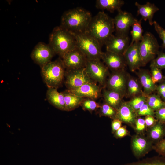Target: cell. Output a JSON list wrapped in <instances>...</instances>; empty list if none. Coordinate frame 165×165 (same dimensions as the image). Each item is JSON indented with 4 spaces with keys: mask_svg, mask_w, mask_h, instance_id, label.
I'll list each match as a JSON object with an SVG mask.
<instances>
[{
    "mask_svg": "<svg viewBox=\"0 0 165 165\" xmlns=\"http://www.w3.org/2000/svg\"><path fill=\"white\" fill-rule=\"evenodd\" d=\"M141 18L139 20L136 19L133 24L132 30L131 31L132 36V41L130 44H132L134 42H141L143 39V30L141 25Z\"/></svg>",
    "mask_w": 165,
    "mask_h": 165,
    "instance_id": "obj_28",
    "label": "cell"
},
{
    "mask_svg": "<svg viewBox=\"0 0 165 165\" xmlns=\"http://www.w3.org/2000/svg\"><path fill=\"white\" fill-rule=\"evenodd\" d=\"M153 24L156 31L162 41L163 43L161 47L162 48L165 49V29L156 21H153Z\"/></svg>",
    "mask_w": 165,
    "mask_h": 165,
    "instance_id": "obj_37",
    "label": "cell"
},
{
    "mask_svg": "<svg viewBox=\"0 0 165 165\" xmlns=\"http://www.w3.org/2000/svg\"><path fill=\"white\" fill-rule=\"evenodd\" d=\"M46 97L49 102L52 105L59 109L65 111V103L62 92H59L55 88H48Z\"/></svg>",
    "mask_w": 165,
    "mask_h": 165,
    "instance_id": "obj_21",
    "label": "cell"
},
{
    "mask_svg": "<svg viewBox=\"0 0 165 165\" xmlns=\"http://www.w3.org/2000/svg\"><path fill=\"white\" fill-rule=\"evenodd\" d=\"M150 68V73L154 83L156 84L157 83H161L164 81V76L163 75L161 69L151 64Z\"/></svg>",
    "mask_w": 165,
    "mask_h": 165,
    "instance_id": "obj_32",
    "label": "cell"
},
{
    "mask_svg": "<svg viewBox=\"0 0 165 165\" xmlns=\"http://www.w3.org/2000/svg\"><path fill=\"white\" fill-rule=\"evenodd\" d=\"M122 122L118 119L112 120L111 123L112 133L113 134L121 127Z\"/></svg>",
    "mask_w": 165,
    "mask_h": 165,
    "instance_id": "obj_43",
    "label": "cell"
},
{
    "mask_svg": "<svg viewBox=\"0 0 165 165\" xmlns=\"http://www.w3.org/2000/svg\"><path fill=\"white\" fill-rule=\"evenodd\" d=\"M101 59L112 72L125 69L127 65L123 55L110 51L103 52Z\"/></svg>",
    "mask_w": 165,
    "mask_h": 165,
    "instance_id": "obj_16",
    "label": "cell"
},
{
    "mask_svg": "<svg viewBox=\"0 0 165 165\" xmlns=\"http://www.w3.org/2000/svg\"><path fill=\"white\" fill-rule=\"evenodd\" d=\"M80 106L84 111L87 110L92 112L99 109L101 105L96 102L94 100L87 98H84L81 103Z\"/></svg>",
    "mask_w": 165,
    "mask_h": 165,
    "instance_id": "obj_33",
    "label": "cell"
},
{
    "mask_svg": "<svg viewBox=\"0 0 165 165\" xmlns=\"http://www.w3.org/2000/svg\"><path fill=\"white\" fill-rule=\"evenodd\" d=\"M73 35L77 47L87 59H101L103 53L101 50L102 46L87 31Z\"/></svg>",
    "mask_w": 165,
    "mask_h": 165,
    "instance_id": "obj_5",
    "label": "cell"
},
{
    "mask_svg": "<svg viewBox=\"0 0 165 165\" xmlns=\"http://www.w3.org/2000/svg\"><path fill=\"white\" fill-rule=\"evenodd\" d=\"M153 148L160 155L165 157V139L154 144Z\"/></svg>",
    "mask_w": 165,
    "mask_h": 165,
    "instance_id": "obj_38",
    "label": "cell"
},
{
    "mask_svg": "<svg viewBox=\"0 0 165 165\" xmlns=\"http://www.w3.org/2000/svg\"><path fill=\"white\" fill-rule=\"evenodd\" d=\"M124 4V2L123 0H97L96 2V7L97 9L113 13L121 9Z\"/></svg>",
    "mask_w": 165,
    "mask_h": 165,
    "instance_id": "obj_25",
    "label": "cell"
},
{
    "mask_svg": "<svg viewBox=\"0 0 165 165\" xmlns=\"http://www.w3.org/2000/svg\"><path fill=\"white\" fill-rule=\"evenodd\" d=\"M115 31L113 18L104 12H100L92 17L86 31L102 46Z\"/></svg>",
    "mask_w": 165,
    "mask_h": 165,
    "instance_id": "obj_2",
    "label": "cell"
},
{
    "mask_svg": "<svg viewBox=\"0 0 165 165\" xmlns=\"http://www.w3.org/2000/svg\"><path fill=\"white\" fill-rule=\"evenodd\" d=\"M114 136L116 138H121L130 135V132L128 130L126 126L121 127L114 133Z\"/></svg>",
    "mask_w": 165,
    "mask_h": 165,
    "instance_id": "obj_40",
    "label": "cell"
},
{
    "mask_svg": "<svg viewBox=\"0 0 165 165\" xmlns=\"http://www.w3.org/2000/svg\"><path fill=\"white\" fill-rule=\"evenodd\" d=\"M65 68L61 59L41 67V74L48 88L57 89L62 84L65 76Z\"/></svg>",
    "mask_w": 165,
    "mask_h": 165,
    "instance_id": "obj_4",
    "label": "cell"
},
{
    "mask_svg": "<svg viewBox=\"0 0 165 165\" xmlns=\"http://www.w3.org/2000/svg\"><path fill=\"white\" fill-rule=\"evenodd\" d=\"M155 117L158 121L165 124V106L155 111Z\"/></svg>",
    "mask_w": 165,
    "mask_h": 165,
    "instance_id": "obj_39",
    "label": "cell"
},
{
    "mask_svg": "<svg viewBox=\"0 0 165 165\" xmlns=\"http://www.w3.org/2000/svg\"><path fill=\"white\" fill-rule=\"evenodd\" d=\"M64 66L67 70L85 67L87 59L77 47L66 53L62 57Z\"/></svg>",
    "mask_w": 165,
    "mask_h": 165,
    "instance_id": "obj_13",
    "label": "cell"
},
{
    "mask_svg": "<svg viewBox=\"0 0 165 165\" xmlns=\"http://www.w3.org/2000/svg\"><path fill=\"white\" fill-rule=\"evenodd\" d=\"M136 113L138 117L151 116L155 117V111L148 105L146 102L138 110Z\"/></svg>",
    "mask_w": 165,
    "mask_h": 165,
    "instance_id": "obj_35",
    "label": "cell"
},
{
    "mask_svg": "<svg viewBox=\"0 0 165 165\" xmlns=\"http://www.w3.org/2000/svg\"><path fill=\"white\" fill-rule=\"evenodd\" d=\"M130 38L127 35L112 34L105 45L106 51L123 55L130 45Z\"/></svg>",
    "mask_w": 165,
    "mask_h": 165,
    "instance_id": "obj_14",
    "label": "cell"
},
{
    "mask_svg": "<svg viewBox=\"0 0 165 165\" xmlns=\"http://www.w3.org/2000/svg\"><path fill=\"white\" fill-rule=\"evenodd\" d=\"M128 74L125 69L112 72L107 79L105 87L126 97Z\"/></svg>",
    "mask_w": 165,
    "mask_h": 165,
    "instance_id": "obj_9",
    "label": "cell"
},
{
    "mask_svg": "<svg viewBox=\"0 0 165 165\" xmlns=\"http://www.w3.org/2000/svg\"><path fill=\"white\" fill-rule=\"evenodd\" d=\"M65 84L68 90H72L89 83L95 82L87 74L85 68L66 70ZM96 83V82H95Z\"/></svg>",
    "mask_w": 165,
    "mask_h": 165,
    "instance_id": "obj_8",
    "label": "cell"
},
{
    "mask_svg": "<svg viewBox=\"0 0 165 165\" xmlns=\"http://www.w3.org/2000/svg\"><path fill=\"white\" fill-rule=\"evenodd\" d=\"M140 42L130 44L123 55L127 65L132 72L139 70L142 66L139 50Z\"/></svg>",
    "mask_w": 165,
    "mask_h": 165,
    "instance_id": "obj_15",
    "label": "cell"
},
{
    "mask_svg": "<svg viewBox=\"0 0 165 165\" xmlns=\"http://www.w3.org/2000/svg\"><path fill=\"white\" fill-rule=\"evenodd\" d=\"M147 137L154 144L165 137V124L157 121L147 130Z\"/></svg>",
    "mask_w": 165,
    "mask_h": 165,
    "instance_id": "obj_22",
    "label": "cell"
},
{
    "mask_svg": "<svg viewBox=\"0 0 165 165\" xmlns=\"http://www.w3.org/2000/svg\"><path fill=\"white\" fill-rule=\"evenodd\" d=\"M102 94L105 103L116 110L123 102V99L124 97L115 91L104 89Z\"/></svg>",
    "mask_w": 165,
    "mask_h": 165,
    "instance_id": "obj_23",
    "label": "cell"
},
{
    "mask_svg": "<svg viewBox=\"0 0 165 165\" xmlns=\"http://www.w3.org/2000/svg\"><path fill=\"white\" fill-rule=\"evenodd\" d=\"M55 53L49 44L38 42L31 54L33 61L41 67L51 61Z\"/></svg>",
    "mask_w": 165,
    "mask_h": 165,
    "instance_id": "obj_11",
    "label": "cell"
},
{
    "mask_svg": "<svg viewBox=\"0 0 165 165\" xmlns=\"http://www.w3.org/2000/svg\"><path fill=\"white\" fill-rule=\"evenodd\" d=\"M146 97L147 103L154 111L165 106V103L158 94H151Z\"/></svg>",
    "mask_w": 165,
    "mask_h": 165,
    "instance_id": "obj_29",
    "label": "cell"
},
{
    "mask_svg": "<svg viewBox=\"0 0 165 165\" xmlns=\"http://www.w3.org/2000/svg\"><path fill=\"white\" fill-rule=\"evenodd\" d=\"M113 18L116 35H127L130 27H132L136 19L132 15L127 12L120 9Z\"/></svg>",
    "mask_w": 165,
    "mask_h": 165,
    "instance_id": "obj_12",
    "label": "cell"
},
{
    "mask_svg": "<svg viewBox=\"0 0 165 165\" xmlns=\"http://www.w3.org/2000/svg\"><path fill=\"white\" fill-rule=\"evenodd\" d=\"M137 74L146 96L156 90L157 86L153 82L150 73L148 70L140 69Z\"/></svg>",
    "mask_w": 165,
    "mask_h": 165,
    "instance_id": "obj_19",
    "label": "cell"
},
{
    "mask_svg": "<svg viewBox=\"0 0 165 165\" xmlns=\"http://www.w3.org/2000/svg\"><path fill=\"white\" fill-rule=\"evenodd\" d=\"M99 112L101 116L107 117L112 120L116 119V110L105 103L101 105Z\"/></svg>",
    "mask_w": 165,
    "mask_h": 165,
    "instance_id": "obj_30",
    "label": "cell"
},
{
    "mask_svg": "<svg viewBox=\"0 0 165 165\" xmlns=\"http://www.w3.org/2000/svg\"><path fill=\"white\" fill-rule=\"evenodd\" d=\"M122 165H165V157L155 156Z\"/></svg>",
    "mask_w": 165,
    "mask_h": 165,
    "instance_id": "obj_27",
    "label": "cell"
},
{
    "mask_svg": "<svg viewBox=\"0 0 165 165\" xmlns=\"http://www.w3.org/2000/svg\"><path fill=\"white\" fill-rule=\"evenodd\" d=\"M135 4L138 8V15H140L141 19L145 21L148 20L150 25H152L153 23L152 19L154 14L159 10V8L154 4L149 2L142 5L136 2Z\"/></svg>",
    "mask_w": 165,
    "mask_h": 165,
    "instance_id": "obj_20",
    "label": "cell"
},
{
    "mask_svg": "<svg viewBox=\"0 0 165 165\" xmlns=\"http://www.w3.org/2000/svg\"><path fill=\"white\" fill-rule=\"evenodd\" d=\"M65 103V111H70L78 108L84 99L70 92L68 90L62 92Z\"/></svg>",
    "mask_w": 165,
    "mask_h": 165,
    "instance_id": "obj_26",
    "label": "cell"
},
{
    "mask_svg": "<svg viewBox=\"0 0 165 165\" xmlns=\"http://www.w3.org/2000/svg\"><path fill=\"white\" fill-rule=\"evenodd\" d=\"M147 97L144 94L133 97L127 101L132 109L136 112L141 106L146 102Z\"/></svg>",
    "mask_w": 165,
    "mask_h": 165,
    "instance_id": "obj_31",
    "label": "cell"
},
{
    "mask_svg": "<svg viewBox=\"0 0 165 165\" xmlns=\"http://www.w3.org/2000/svg\"><path fill=\"white\" fill-rule=\"evenodd\" d=\"M156 90L157 94L163 99H165V82H163L157 86Z\"/></svg>",
    "mask_w": 165,
    "mask_h": 165,
    "instance_id": "obj_41",
    "label": "cell"
},
{
    "mask_svg": "<svg viewBox=\"0 0 165 165\" xmlns=\"http://www.w3.org/2000/svg\"><path fill=\"white\" fill-rule=\"evenodd\" d=\"M92 18L89 11L77 7L63 13L60 26L73 34L82 33L87 31Z\"/></svg>",
    "mask_w": 165,
    "mask_h": 165,
    "instance_id": "obj_1",
    "label": "cell"
},
{
    "mask_svg": "<svg viewBox=\"0 0 165 165\" xmlns=\"http://www.w3.org/2000/svg\"><path fill=\"white\" fill-rule=\"evenodd\" d=\"M160 47L157 39L153 34L150 32L144 34L139 46L142 66H145L156 58L159 52Z\"/></svg>",
    "mask_w": 165,
    "mask_h": 165,
    "instance_id": "obj_6",
    "label": "cell"
},
{
    "mask_svg": "<svg viewBox=\"0 0 165 165\" xmlns=\"http://www.w3.org/2000/svg\"><path fill=\"white\" fill-rule=\"evenodd\" d=\"M133 129L136 134H144L145 132L147 129L145 119L138 117L136 120Z\"/></svg>",
    "mask_w": 165,
    "mask_h": 165,
    "instance_id": "obj_36",
    "label": "cell"
},
{
    "mask_svg": "<svg viewBox=\"0 0 165 165\" xmlns=\"http://www.w3.org/2000/svg\"><path fill=\"white\" fill-rule=\"evenodd\" d=\"M144 119L145 125L147 129L152 126L158 121L156 119L154 118V117L151 116H145Z\"/></svg>",
    "mask_w": 165,
    "mask_h": 165,
    "instance_id": "obj_42",
    "label": "cell"
},
{
    "mask_svg": "<svg viewBox=\"0 0 165 165\" xmlns=\"http://www.w3.org/2000/svg\"><path fill=\"white\" fill-rule=\"evenodd\" d=\"M138 117L136 112L127 101H123L116 110V119L119 120L133 129L134 128L136 120Z\"/></svg>",
    "mask_w": 165,
    "mask_h": 165,
    "instance_id": "obj_18",
    "label": "cell"
},
{
    "mask_svg": "<svg viewBox=\"0 0 165 165\" xmlns=\"http://www.w3.org/2000/svg\"><path fill=\"white\" fill-rule=\"evenodd\" d=\"M154 145L144 134H136L131 138V149L134 156L138 159L144 157L153 149Z\"/></svg>",
    "mask_w": 165,
    "mask_h": 165,
    "instance_id": "obj_10",
    "label": "cell"
},
{
    "mask_svg": "<svg viewBox=\"0 0 165 165\" xmlns=\"http://www.w3.org/2000/svg\"><path fill=\"white\" fill-rule=\"evenodd\" d=\"M164 79L165 80V76H164Z\"/></svg>",
    "mask_w": 165,
    "mask_h": 165,
    "instance_id": "obj_45",
    "label": "cell"
},
{
    "mask_svg": "<svg viewBox=\"0 0 165 165\" xmlns=\"http://www.w3.org/2000/svg\"><path fill=\"white\" fill-rule=\"evenodd\" d=\"M49 44L55 54L61 58L66 53L77 47L74 35L60 25L53 30L50 36Z\"/></svg>",
    "mask_w": 165,
    "mask_h": 165,
    "instance_id": "obj_3",
    "label": "cell"
},
{
    "mask_svg": "<svg viewBox=\"0 0 165 165\" xmlns=\"http://www.w3.org/2000/svg\"><path fill=\"white\" fill-rule=\"evenodd\" d=\"M86 71L94 82L105 87L109 75L108 68L99 60L87 59L85 66Z\"/></svg>",
    "mask_w": 165,
    "mask_h": 165,
    "instance_id": "obj_7",
    "label": "cell"
},
{
    "mask_svg": "<svg viewBox=\"0 0 165 165\" xmlns=\"http://www.w3.org/2000/svg\"><path fill=\"white\" fill-rule=\"evenodd\" d=\"M142 89L138 79L131 76L129 74L126 97H131L132 98L143 94L144 93Z\"/></svg>",
    "mask_w": 165,
    "mask_h": 165,
    "instance_id": "obj_24",
    "label": "cell"
},
{
    "mask_svg": "<svg viewBox=\"0 0 165 165\" xmlns=\"http://www.w3.org/2000/svg\"><path fill=\"white\" fill-rule=\"evenodd\" d=\"M101 88L95 82L85 84L79 87L68 90L70 92L79 97H87L93 100L99 98L101 94Z\"/></svg>",
    "mask_w": 165,
    "mask_h": 165,
    "instance_id": "obj_17",
    "label": "cell"
},
{
    "mask_svg": "<svg viewBox=\"0 0 165 165\" xmlns=\"http://www.w3.org/2000/svg\"><path fill=\"white\" fill-rule=\"evenodd\" d=\"M163 100H164V101H164V102L165 103V99H163Z\"/></svg>",
    "mask_w": 165,
    "mask_h": 165,
    "instance_id": "obj_44",
    "label": "cell"
},
{
    "mask_svg": "<svg viewBox=\"0 0 165 165\" xmlns=\"http://www.w3.org/2000/svg\"><path fill=\"white\" fill-rule=\"evenodd\" d=\"M150 64L161 70L165 69V53L159 51L157 57L151 61Z\"/></svg>",
    "mask_w": 165,
    "mask_h": 165,
    "instance_id": "obj_34",
    "label": "cell"
}]
</instances>
